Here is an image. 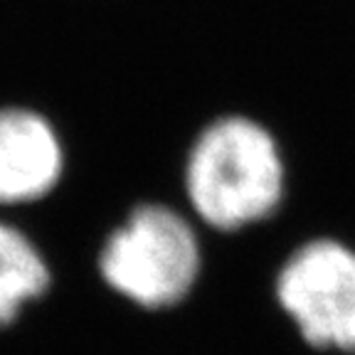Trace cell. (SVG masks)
<instances>
[{"mask_svg":"<svg viewBox=\"0 0 355 355\" xmlns=\"http://www.w3.org/2000/svg\"><path fill=\"white\" fill-rule=\"evenodd\" d=\"M286 178L277 133L247 114H225L200 128L185 148L183 205L202 230L234 234L277 215Z\"/></svg>","mask_w":355,"mask_h":355,"instance_id":"obj_1","label":"cell"},{"mask_svg":"<svg viewBox=\"0 0 355 355\" xmlns=\"http://www.w3.org/2000/svg\"><path fill=\"white\" fill-rule=\"evenodd\" d=\"M96 269L101 282L136 309H175L202 272L200 225L171 202H139L106 234Z\"/></svg>","mask_w":355,"mask_h":355,"instance_id":"obj_2","label":"cell"},{"mask_svg":"<svg viewBox=\"0 0 355 355\" xmlns=\"http://www.w3.org/2000/svg\"><path fill=\"white\" fill-rule=\"evenodd\" d=\"M274 296L311 350L355 353V250L333 237L296 247L282 264Z\"/></svg>","mask_w":355,"mask_h":355,"instance_id":"obj_3","label":"cell"},{"mask_svg":"<svg viewBox=\"0 0 355 355\" xmlns=\"http://www.w3.org/2000/svg\"><path fill=\"white\" fill-rule=\"evenodd\" d=\"M64 168V141L44 111L0 106V210L28 207L52 195Z\"/></svg>","mask_w":355,"mask_h":355,"instance_id":"obj_4","label":"cell"},{"mask_svg":"<svg viewBox=\"0 0 355 355\" xmlns=\"http://www.w3.org/2000/svg\"><path fill=\"white\" fill-rule=\"evenodd\" d=\"M52 286V269L35 239L0 212V331Z\"/></svg>","mask_w":355,"mask_h":355,"instance_id":"obj_5","label":"cell"}]
</instances>
